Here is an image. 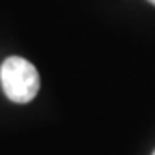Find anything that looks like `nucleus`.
Returning a JSON list of instances; mask_svg holds the SVG:
<instances>
[{
    "instance_id": "1",
    "label": "nucleus",
    "mask_w": 155,
    "mask_h": 155,
    "mask_svg": "<svg viewBox=\"0 0 155 155\" xmlns=\"http://www.w3.org/2000/svg\"><path fill=\"white\" fill-rule=\"evenodd\" d=\"M0 84L9 101L25 105L39 92V73L28 60L9 56L0 65Z\"/></svg>"
},
{
    "instance_id": "2",
    "label": "nucleus",
    "mask_w": 155,
    "mask_h": 155,
    "mask_svg": "<svg viewBox=\"0 0 155 155\" xmlns=\"http://www.w3.org/2000/svg\"><path fill=\"white\" fill-rule=\"evenodd\" d=\"M148 2H150V4H153V6H155V0H148Z\"/></svg>"
},
{
    "instance_id": "3",
    "label": "nucleus",
    "mask_w": 155,
    "mask_h": 155,
    "mask_svg": "<svg viewBox=\"0 0 155 155\" xmlns=\"http://www.w3.org/2000/svg\"><path fill=\"white\" fill-rule=\"evenodd\" d=\"M153 155H155V151H153Z\"/></svg>"
}]
</instances>
